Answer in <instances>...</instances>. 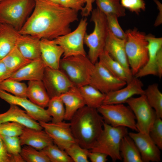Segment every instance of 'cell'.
Masks as SVG:
<instances>
[{"instance_id":"obj_1","label":"cell","mask_w":162,"mask_h":162,"mask_svg":"<svg viewBox=\"0 0 162 162\" xmlns=\"http://www.w3.org/2000/svg\"><path fill=\"white\" fill-rule=\"evenodd\" d=\"M31 14L19 31L40 39L53 40L70 32V24L78 20L77 12L47 0H35Z\"/></svg>"},{"instance_id":"obj_2","label":"cell","mask_w":162,"mask_h":162,"mask_svg":"<svg viewBox=\"0 0 162 162\" xmlns=\"http://www.w3.org/2000/svg\"><path fill=\"white\" fill-rule=\"evenodd\" d=\"M70 121L77 142L90 150L101 134L104 122L97 109L85 106L76 112Z\"/></svg>"},{"instance_id":"obj_3","label":"cell","mask_w":162,"mask_h":162,"mask_svg":"<svg viewBox=\"0 0 162 162\" xmlns=\"http://www.w3.org/2000/svg\"><path fill=\"white\" fill-rule=\"evenodd\" d=\"M125 50L131 73L134 76L148 60V42L146 34L136 28L125 32Z\"/></svg>"},{"instance_id":"obj_4","label":"cell","mask_w":162,"mask_h":162,"mask_svg":"<svg viewBox=\"0 0 162 162\" xmlns=\"http://www.w3.org/2000/svg\"><path fill=\"white\" fill-rule=\"evenodd\" d=\"M91 13L90 20L94 23V28L90 34L86 33L84 42L88 49V58L94 64L104 50L109 30L104 14L97 8L93 9Z\"/></svg>"},{"instance_id":"obj_5","label":"cell","mask_w":162,"mask_h":162,"mask_svg":"<svg viewBox=\"0 0 162 162\" xmlns=\"http://www.w3.org/2000/svg\"><path fill=\"white\" fill-rule=\"evenodd\" d=\"M35 0H2L0 2V23L19 31L32 12Z\"/></svg>"},{"instance_id":"obj_6","label":"cell","mask_w":162,"mask_h":162,"mask_svg":"<svg viewBox=\"0 0 162 162\" xmlns=\"http://www.w3.org/2000/svg\"><path fill=\"white\" fill-rule=\"evenodd\" d=\"M127 128L113 127L104 122L102 131L90 151L104 153L113 162L122 160L119 148L121 140L128 134Z\"/></svg>"},{"instance_id":"obj_7","label":"cell","mask_w":162,"mask_h":162,"mask_svg":"<svg viewBox=\"0 0 162 162\" xmlns=\"http://www.w3.org/2000/svg\"><path fill=\"white\" fill-rule=\"evenodd\" d=\"M94 65L86 56H72L61 58L59 69L79 87L89 84Z\"/></svg>"},{"instance_id":"obj_8","label":"cell","mask_w":162,"mask_h":162,"mask_svg":"<svg viewBox=\"0 0 162 162\" xmlns=\"http://www.w3.org/2000/svg\"><path fill=\"white\" fill-rule=\"evenodd\" d=\"M97 110L105 123L113 127H124L138 132L135 116L128 106L123 104H102Z\"/></svg>"},{"instance_id":"obj_9","label":"cell","mask_w":162,"mask_h":162,"mask_svg":"<svg viewBox=\"0 0 162 162\" xmlns=\"http://www.w3.org/2000/svg\"><path fill=\"white\" fill-rule=\"evenodd\" d=\"M88 24L86 18H83L74 31L53 39L63 48V58L78 55L86 56L84 40Z\"/></svg>"},{"instance_id":"obj_10","label":"cell","mask_w":162,"mask_h":162,"mask_svg":"<svg viewBox=\"0 0 162 162\" xmlns=\"http://www.w3.org/2000/svg\"><path fill=\"white\" fill-rule=\"evenodd\" d=\"M125 103L135 116L138 132L148 134L157 116L154 110L148 103L145 94L137 98L131 97Z\"/></svg>"},{"instance_id":"obj_11","label":"cell","mask_w":162,"mask_h":162,"mask_svg":"<svg viewBox=\"0 0 162 162\" xmlns=\"http://www.w3.org/2000/svg\"><path fill=\"white\" fill-rule=\"evenodd\" d=\"M89 84L106 94L123 87L127 83L113 76L98 61L94 64Z\"/></svg>"},{"instance_id":"obj_12","label":"cell","mask_w":162,"mask_h":162,"mask_svg":"<svg viewBox=\"0 0 162 162\" xmlns=\"http://www.w3.org/2000/svg\"><path fill=\"white\" fill-rule=\"evenodd\" d=\"M42 81L51 98L59 96L75 86L59 69L46 67Z\"/></svg>"},{"instance_id":"obj_13","label":"cell","mask_w":162,"mask_h":162,"mask_svg":"<svg viewBox=\"0 0 162 162\" xmlns=\"http://www.w3.org/2000/svg\"><path fill=\"white\" fill-rule=\"evenodd\" d=\"M39 122L52 139L54 143L60 148L65 150L77 142L72 132L70 123L63 121L58 123L51 122Z\"/></svg>"},{"instance_id":"obj_14","label":"cell","mask_w":162,"mask_h":162,"mask_svg":"<svg viewBox=\"0 0 162 162\" xmlns=\"http://www.w3.org/2000/svg\"><path fill=\"white\" fill-rule=\"evenodd\" d=\"M0 98L10 105L22 107L30 116L38 122H49L52 120L46 110L34 104L27 98L16 96L0 89Z\"/></svg>"},{"instance_id":"obj_15","label":"cell","mask_w":162,"mask_h":162,"mask_svg":"<svg viewBox=\"0 0 162 162\" xmlns=\"http://www.w3.org/2000/svg\"><path fill=\"white\" fill-rule=\"evenodd\" d=\"M128 132L140 152L142 162H159L160 160V150L148 134L139 132Z\"/></svg>"},{"instance_id":"obj_16","label":"cell","mask_w":162,"mask_h":162,"mask_svg":"<svg viewBox=\"0 0 162 162\" xmlns=\"http://www.w3.org/2000/svg\"><path fill=\"white\" fill-rule=\"evenodd\" d=\"M125 87L110 92L105 94L103 104H114L125 103L129 98L135 95L144 94L143 84L139 78L134 76Z\"/></svg>"},{"instance_id":"obj_17","label":"cell","mask_w":162,"mask_h":162,"mask_svg":"<svg viewBox=\"0 0 162 162\" xmlns=\"http://www.w3.org/2000/svg\"><path fill=\"white\" fill-rule=\"evenodd\" d=\"M148 42V60L146 64L134 76L139 78L148 75L158 76L157 60L158 52L162 48V38L151 34L146 35Z\"/></svg>"},{"instance_id":"obj_18","label":"cell","mask_w":162,"mask_h":162,"mask_svg":"<svg viewBox=\"0 0 162 162\" xmlns=\"http://www.w3.org/2000/svg\"><path fill=\"white\" fill-rule=\"evenodd\" d=\"M104 51L120 63L128 74L133 75L126 53L125 40L115 37L109 30Z\"/></svg>"},{"instance_id":"obj_19","label":"cell","mask_w":162,"mask_h":162,"mask_svg":"<svg viewBox=\"0 0 162 162\" xmlns=\"http://www.w3.org/2000/svg\"><path fill=\"white\" fill-rule=\"evenodd\" d=\"M19 137L21 146H29L39 150L54 143L51 137L43 130L24 127Z\"/></svg>"},{"instance_id":"obj_20","label":"cell","mask_w":162,"mask_h":162,"mask_svg":"<svg viewBox=\"0 0 162 162\" xmlns=\"http://www.w3.org/2000/svg\"><path fill=\"white\" fill-rule=\"evenodd\" d=\"M40 44L41 57L46 66L59 69L61 57L64 53L63 48L53 39H41Z\"/></svg>"},{"instance_id":"obj_21","label":"cell","mask_w":162,"mask_h":162,"mask_svg":"<svg viewBox=\"0 0 162 162\" xmlns=\"http://www.w3.org/2000/svg\"><path fill=\"white\" fill-rule=\"evenodd\" d=\"M7 122L17 123L25 127L36 130H43L39 123L30 116L25 110L14 104L10 105L6 112L0 114V124Z\"/></svg>"},{"instance_id":"obj_22","label":"cell","mask_w":162,"mask_h":162,"mask_svg":"<svg viewBox=\"0 0 162 162\" xmlns=\"http://www.w3.org/2000/svg\"><path fill=\"white\" fill-rule=\"evenodd\" d=\"M46 67L40 57L32 60L14 73L8 79L19 81L42 80Z\"/></svg>"},{"instance_id":"obj_23","label":"cell","mask_w":162,"mask_h":162,"mask_svg":"<svg viewBox=\"0 0 162 162\" xmlns=\"http://www.w3.org/2000/svg\"><path fill=\"white\" fill-rule=\"evenodd\" d=\"M40 39L28 34H20L16 46L26 58L32 60L41 57Z\"/></svg>"},{"instance_id":"obj_24","label":"cell","mask_w":162,"mask_h":162,"mask_svg":"<svg viewBox=\"0 0 162 162\" xmlns=\"http://www.w3.org/2000/svg\"><path fill=\"white\" fill-rule=\"evenodd\" d=\"M59 97L65 108L64 120L70 121L76 112L85 106L78 88L76 86Z\"/></svg>"},{"instance_id":"obj_25","label":"cell","mask_w":162,"mask_h":162,"mask_svg":"<svg viewBox=\"0 0 162 162\" xmlns=\"http://www.w3.org/2000/svg\"><path fill=\"white\" fill-rule=\"evenodd\" d=\"M12 26L0 23V60L4 58L16 46L20 35Z\"/></svg>"},{"instance_id":"obj_26","label":"cell","mask_w":162,"mask_h":162,"mask_svg":"<svg viewBox=\"0 0 162 162\" xmlns=\"http://www.w3.org/2000/svg\"><path fill=\"white\" fill-rule=\"evenodd\" d=\"M26 94L34 104L44 108L47 107L50 98L42 80L28 81Z\"/></svg>"},{"instance_id":"obj_27","label":"cell","mask_w":162,"mask_h":162,"mask_svg":"<svg viewBox=\"0 0 162 162\" xmlns=\"http://www.w3.org/2000/svg\"><path fill=\"white\" fill-rule=\"evenodd\" d=\"M98 61L113 76L125 81L127 84L129 82L134 76L128 74L120 63L112 59L104 50L99 56Z\"/></svg>"},{"instance_id":"obj_28","label":"cell","mask_w":162,"mask_h":162,"mask_svg":"<svg viewBox=\"0 0 162 162\" xmlns=\"http://www.w3.org/2000/svg\"><path fill=\"white\" fill-rule=\"evenodd\" d=\"M85 106L97 109L103 104L105 94L90 84L77 87Z\"/></svg>"},{"instance_id":"obj_29","label":"cell","mask_w":162,"mask_h":162,"mask_svg":"<svg viewBox=\"0 0 162 162\" xmlns=\"http://www.w3.org/2000/svg\"><path fill=\"white\" fill-rule=\"evenodd\" d=\"M119 150L123 162H142L136 144L128 134L122 139Z\"/></svg>"},{"instance_id":"obj_30","label":"cell","mask_w":162,"mask_h":162,"mask_svg":"<svg viewBox=\"0 0 162 162\" xmlns=\"http://www.w3.org/2000/svg\"><path fill=\"white\" fill-rule=\"evenodd\" d=\"M2 60L13 74L32 61L26 58L16 45Z\"/></svg>"},{"instance_id":"obj_31","label":"cell","mask_w":162,"mask_h":162,"mask_svg":"<svg viewBox=\"0 0 162 162\" xmlns=\"http://www.w3.org/2000/svg\"><path fill=\"white\" fill-rule=\"evenodd\" d=\"M144 94L149 105L154 110L157 117L162 118V93L157 83L149 85Z\"/></svg>"},{"instance_id":"obj_32","label":"cell","mask_w":162,"mask_h":162,"mask_svg":"<svg viewBox=\"0 0 162 162\" xmlns=\"http://www.w3.org/2000/svg\"><path fill=\"white\" fill-rule=\"evenodd\" d=\"M47 107V111L52 118L51 122L58 123L64 120L65 108L64 103L59 96L50 98Z\"/></svg>"},{"instance_id":"obj_33","label":"cell","mask_w":162,"mask_h":162,"mask_svg":"<svg viewBox=\"0 0 162 162\" xmlns=\"http://www.w3.org/2000/svg\"><path fill=\"white\" fill-rule=\"evenodd\" d=\"M97 8L105 15L115 14L118 17L125 16V8L120 0H95Z\"/></svg>"},{"instance_id":"obj_34","label":"cell","mask_w":162,"mask_h":162,"mask_svg":"<svg viewBox=\"0 0 162 162\" xmlns=\"http://www.w3.org/2000/svg\"><path fill=\"white\" fill-rule=\"evenodd\" d=\"M26 85L24 82L8 79L0 83V89L15 96L27 98Z\"/></svg>"},{"instance_id":"obj_35","label":"cell","mask_w":162,"mask_h":162,"mask_svg":"<svg viewBox=\"0 0 162 162\" xmlns=\"http://www.w3.org/2000/svg\"><path fill=\"white\" fill-rule=\"evenodd\" d=\"M6 150L14 158L15 162H24L20 155L21 145L19 136H10L0 134Z\"/></svg>"},{"instance_id":"obj_36","label":"cell","mask_w":162,"mask_h":162,"mask_svg":"<svg viewBox=\"0 0 162 162\" xmlns=\"http://www.w3.org/2000/svg\"><path fill=\"white\" fill-rule=\"evenodd\" d=\"M20 155L24 162H50L42 150H38L29 146H24L21 148Z\"/></svg>"},{"instance_id":"obj_37","label":"cell","mask_w":162,"mask_h":162,"mask_svg":"<svg viewBox=\"0 0 162 162\" xmlns=\"http://www.w3.org/2000/svg\"><path fill=\"white\" fill-rule=\"evenodd\" d=\"M42 150L46 154L50 162H74L64 150L54 143Z\"/></svg>"},{"instance_id":"obj_38","label":"cell","mask_w":162,"mask_h":162,"mask_svg":"<svg viewBox=\"0 0 162 162\" xmlns=\"http://www.w3.org/2000/svg\"><path fill=\"white\" fill-rule=\"evenodd\" d=\"M88 150L82 147L77 142L65 150L74 162H88Z\"/></svg>"},{"instance_id":"obj_39","label":"cell","mask_w":162,"mask_h":162,"mask_svg":"<svg viewBox=\"0 0 162 162\" xmlns=\"http://www.w3.org/2000/svg\"><path fill=\"white\" fill-rule=\"evenodd\" d=\"M105 15L109 30L115 37L125 40L126 34L119 23L118 17L113 14H108Z\"/></svg>"},{"instance_id":"obj_40","label":"cell","mask_w":162,"mask_h":162,"mask_svg":"<svg viewBox=\"0 0 162 162\" xmlns=\"http://www.w3.org/2000/svg\"><path fill=\"white\" fill-rule=\"evenodd\" d=\"M25 127L17 123L7 122L0 124V134L10 136H19Z\"/></svg>"},{"instance_id":"obj_41","label":"cell","mask_w":162,"mask_h":162,"mask_svg":"<svg viewBox=\"0 0 162 162\" xmlns=\"http://www.w3.org/2000/svg\"><path fill=\"white\" fill-rule=\"evenodd\" d=\"M157 117L150 129L148 134L155 143L162 149V120Z\"/></svg>"},{"instance_id":"obj_42","label":"cell","mask_w":162,"mask_h":162,"mask_svg":"<svg viewBox=\"0 0 162 162\" xmlns=\"http://www.w3.org/2000/svg\"><path fill=\"white\" fill-rule=\"evenodd\" d=\"M120 2L125 8L136 14L146 9V4L144 0H120Z\"/></svg>"},{"instance_id":"obj_43","label":"cell","mask_w":162,"mask_h":162,"mask_svg":"<svg viewBox=\"0 0 162 162\" xmlns=\"http://www.w3.org/2000/svg\"><path fill=\"white\" fill-rule=\"evenodd\" d=\"M85 4V0H60L59 2V4L62 6L77 12L82 10Z\"/></svg>"},{"instance_id":"obj_44","label":"cell","mask_w":162,"mask_h":162,"mask_svg":"<svg viewBox=\"0 0 162 162\" xmlns=\"http://www.w3.org/2000/svg\"><path fill=\"white\" fill-rule=\"evenodd\" d=\"M88 157L92 162H106L108 160L107 155L98 152L92 151L89 150Z\"/></svg>"},{"instance_id":"obj_45","label":"cell","mask_w":162,"mask_h":162,"mask_svg":"<svg viewBox=\"0 0 162 162\" xmlns=\"http://www.w3.org/2000/svg\"><path fill=\"white\" fill-rule=\"evenodd\" d=\"M0 162H15L13 157L8 152L0 136Z\"/></svg>"},{"instance_id":"obj_46","label":"cell","mask_w":162,"mask_h":162,"mask_svg":"<svg viewBox=\"0 0 162 162\" xmlns=\"http://www.w3.org/2000/svg\"><path fill=\"white\" fill-rule=\"evenodd\" d=\"M13 74L8 70L2 60H0V83L10 78Z\"/></svg>"},{"instance_id":"obj_47","label":"cell","mask_w":162,"mask_h":162,"mask_svg":"<svg viewBox=\"0 0 162 162\" xmlns=\"http://www.w3.org/2000/svg\"><path fill=\"white\" fill-rule=\"evenodd\" d=\"M86 5L81 11V14L83 17H87L90 14L92 9V3L95 0H85Z\"/></svg>"},{"instance_id":"obj_48","label":"cell","mask_w":162,"mask_h":162,"mask_svg":"<svg viewBox=\"0 0 162 162\" xmlns=\"http://www.w3.org/2000/svg\"><path fill=\"white\" fill-rule=\"evenodd\" d=\"M157 67L158 76L160 79L162 76V48L158 51L157 56Z\"/></svg>"},{"instance_id":"obj_49","label":"cell","mask_w":162,"mask_h":162,"mask_svg":"<svg viewBox=\"0 0 162 162\" xmlns=\"http://www.w3.org/2000/svg\"><path fill=\"white\" fill-rule=\"evenodd\" d=\"M154 1L157 5L158 9L159 10L158 16L154 24L155 26H158L162 23V5L158 0H154Z\"/></svg>"},{"instance_id":"obj_50","label":"cell","mask_w":162,"mask_h":162,"mask_svg":"<svg viewBox=\"0 0 162 162\" xmlns=\"http://www.w3.org/2000/svg\"><path fill=\"white\" fill-rule=\"evenodd\" d=\"M52 3L59 4L60 0H47Z\"/></svg>"},{"instance_id":"obj_51","label":"cell","mask_w":162,"mask_h":162,"mask_svg":"<svg viewBox=\"0 0 162 162\" xmlns=\"http://www.w3.org/2000/svg\"><path fill=\"white\" fill-rule=\"evenodd\" d=\"M2 0H0V2L1 1H2Z\"/></svg>"}]
</instances>
